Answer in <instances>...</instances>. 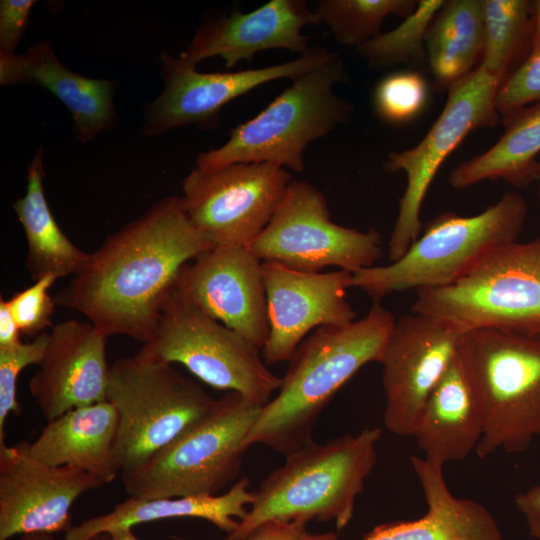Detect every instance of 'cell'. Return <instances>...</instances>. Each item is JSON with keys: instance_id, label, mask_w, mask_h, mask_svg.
Wrapping results in <instances>:
<instances>
[{"instance_id": "cell-21", "label": "cell", "mask_w": 540, "mask_h": 540, "mask_svg": "<svg viewBox=\"0 0 540 540\" xmlns=\"http://www.w3.org/2000/svg\"><path fill=\"white\" fill-rule=\"evenodd\" d=\"M0 84L37 85L50 91L69 110L73 134L82 144L116 125L115 83L71 71L48 40L22 54L0 52Z\"/></svg>"}, {"instance_id": "cell-15", "label": "cell", "mask_w": 540, "mask_h": 540, "mask_svg": "<svg viewBox=\"0 0 540 540\" xmlns=\"http://www.w3.org/2000/svg\"><path fill=\"white\" fill-rule=\"evenodd\" d=\"M461 334L418 314L395 321L381 362L384 425L413 436L425 404L453 361Z\"/></svg>"}, {"instance_id": "cell-4", "label": "cell", "mask_w": 540, "mask_h": 540, "mask_svg": "<svg viewBox=\"0 0 540 540\" xmlns=\"http://www.w3.org/2000/svg\"><path fill=\"white\" fill-rule=\"evenodd\" d=\"M347 79L342 58L330 52L320 64L292 80L260 113L231 130L223 145L200 153L196 167L213 170L255 162L301 173L306 148L351 117V103L334 90Z\"/></svg>"}, {"instance_id": "cell-42", "label": "cell", "mask_w": 540, "mask_h": 540, "mask_svg": "<svg viewBox=\"0 0 540 540\" xmlns=\"http://www.w3.org/2000/svg\"><path fill=\"white\" fill-rule=\"evenodd\" d=\"M112 540H139L132 529H122L110 534Z\"/></svg>"}, {"instance_id": "cell-27", "label": "cell", "mask_w": 540, "mask_h": 540, "mask_svg": "<svg viewBox=\"0 0 540 540\" xmlns=\"http://www.w3.org/2000/svg\"><path fill=\"white\" fill-rule=\"evenodd\" d=\"M505 131L498 141L475 157L460 163L450 174L454 189L485 180H503L525 188L537 180L540 162V102L501 117Z\"/></svg>"}, {"instance_id": "cell-38", "label": "cell", "mask_w": 540, "mask_h": 540, "mask_svg": "<svg viewBox=\"0 0 540 540\" xmlns=\"http://www.w3.org/2000/svg\"><path fill=\"white\" fill-rule=\"evenodd\" d=\"M515 505L524 518L530 536L540 540V484L518 493Z\"/></svg>"}, {"instance_id": "cell-1", "label": "cell", "mask_w": 540, "mask_h": 540, "mask_svg": "<svg viewBox=\"0 0 540 540\" xmlns=\"http://www.w3.org/2000/svg\"><path fill=\"white\" fill-rule=\"evenodd\" d=\"M215 245L191 223L181 196L154 204L109 235L54 296L108 337L152 336L182 268Z\"/></svg>"}, {"instance_id": "cell-17", "label": "cell", "mask_w": 540, "mask_h": 540, "mask_svg": "<svg viewBox=\"0 0 540 540\" xmlns=\"http://www.w3.org/2000/svg\"><path fill=\"white\" fill-rule=\"evenodd\" d=\"M175 290L260 349L269 335L262 261L247 246H216L186 264Z\"/></svg>"}, {"instance_id": "cell-5", "label": "cell", "mask_w": 540, "mask_h": 540, "mask_svg": "<svg viewBox=\"0 0 540 540\" xmlns=\"http://www.w3.org/2000/svg\"><path fill=\"white\" fill-rule=\"evenodd\" d=\"M527 213V203L517 192L505 193L473 216L442 212L426 223L398 260L354 273L352 287L380 302L393 293L451 285L495 250L516 242Z\"/></svg>"}, {"instance_id": "cell-26", "label": "cell", "mask_w": 540, "mask_h": 540, "mask_svg": "<svg viewBox=\"0 0 540 540\" xmlns=\"http://www.w3.org/2000/svg\"><path fill=\"white\" fill-rule=\"evenodd\" d=\"M43 157L40 147L27 167L26 193L13 203L27 241L26 269L34 281L74 276L90 256L62 232L48 206Z\"/></svg>"}, {"instance_id": "cell-44", "label": "cell", "mask_w": 540, "mask_h": 540, "mask_svg": "<svg viewBox=\"0 0 540 540\" xmlns=\"http://www.w3.org/2000/svg\"><path fill=\"white\" fill-rule=\"evenodd\" d=\"M538 182V188H539V196H540V167H539V172H538V176H537V180Z\"/></svg>"}, {"instance_id": "cell-16", "label": "cell", "mask_w": 540, "mask_h": 540, "mask_svg": "<svg viewBox=\"0 0 540 540\" xmlns=\"http://www.w3.org/2000/svg\"><path fill=\"white\" fill-rule=\"evenodd\" d=\"M269 335L261 354L267 365L288 362L299 344L322 326H343L356 320L346 299L352 273L338 269L301 272L262 262Z\"/></svg>"}, {"instance_id": "cell-19", "label": "cell", "mask_w": 540, "mask_h": 540, "mask_svg": "<svg viewBox=\"0 0 540 540\" xmlns=\"http://www.w3.org/2000/svg\"><path fill=\"white\" fill-rule=\"evenodd\" d=\"M107 338L90 322L66 320L51 327L44 357L29 381L47 421L107 400Z\"/></svg>"}, {"instance_id": "cell-25", "label": "cell", "mask_w": 540, "mask_h": 540, "mask_svg": "<svg viewBox=\"0 0 540 540\" xmlns=\"http://www.w3.org/2000/svg\"><path fill=\"white\" fill-rule=\"evenodd\" d=\"M250 481L241 478L230 489L215 496H188L141 499L129 497L110 512L91 517L65 532V540H89L99 534H111L135 525L176 518H200L230 534L247 515L255 499Z\"/></svg>"}, {"instance_id": "cell-13", "label": "cell", "mask_w": 540, "mask_h": 540, "mask_svg": "<svg viewBox=\"0 0 540 540\" xmlns=\"http://www.w3.org/2000/svg\"><path fill=\"white\" fill-rule=\"evenodd\" d=\"M285 168L233 163L193 169L181 196L194 227L216 246H249L264 230L291 182Z\"/></svg>"}, {"instance_id": "cell-35", "label": "cell", "mask_w": 540, "mask_h": 540, "mask_svg": "<svg viewBox=\"0 0 540 540\" xmlns=\"http://www.w3.org/2000/svg\"><path fill=\"white\" fill-rule=\"evenodd\" d=\"M540 102V45L506 78L496 97L500 116Z\"/></svg>"}, {"instance_id": "cell-37", "label": "cell", "mask_w": 540, "mask_h": 540, "mask_svg": "<svg viewBox=\"0 0 540 540\" xmlns=\"http://www.w3.org/2000/svg\"><path fill=\"white\" fill-rule=\"evenodd\" d=\"M306 525L282 520H268L257 526L243 540H302Z\"/></svg>"}, {"instance_id": "cell-2", "label": "cell", "mask_w": 540, "mask_h": 540, "mask_svg": "<svg viewBox=\"0 0 540 540\" xmlns=\"http://www.w3.org/2000/svg\"><path fill=\"white\" fill-rule=\"evenodd\" d=\"M396 319L380 302L343 326H322L297 347L277 395L260 409L246 447L284 456L313 441V429L336 393L365 365L381 363Z\"/></svg>"}, {"instance_id": "cell-33", "label": "cell", "mask_w": 540, "mask_h": 540, "mask_svg": "<svg viewBox=\"0 0 540 540\" xmlns=\"http://www.w3.org/2000/svg\"><path fill=\"white\" fill-rule=\"evenodd\" d=\"M49 332L45 331L29 342L0 347V444L5 443V424L10 414H21L17 400V381L28 366L39 365L48 344Z\"/></svg>"}, {"instance_id": "cell-34", "label": "cell", "mask_w": 540, "mask_h": 540, "mask_svg": "<svg viewBox=\"0 0 540 540\" xmlns=\"http://www.w3.org/2000/svg\"><path fill=\"white\" fill-rule=\"evenodd\" d=\"M56 280L54 276H45L6 300L21 334L35 337L53 326L56 303L49 289Z\"/></svg>"}, {"instance_id": "cell-10", "label": "cell", "mask_w": 540, "mask_h": 540, "mask_svg": "<svg viewBox=\"0 0 540 540\" xmlns=\"http://www.w3.org/2000/svg\"><path fill=\"white\" fill-rule=\"evenodd\" d=\"M140 356L180 364L209 386L237 392L265 405L281 378L264 362L261 349L173 291Z\"/></svg>"}, {"instance_id": "cell-6", "label": "cell", "mask_w": 540, "mask_h": 540, "mask_svg": "<svg viewBox=\"0 0 540 540\" xmlns=\"http://www.w3.org/2000/svg\"><path fill=\"white\" fill-rule=\"evenodd\" d=\"M457 352L484 416L477 456L527 450L540 438V336L472 330Z\"/></svg>"}, {"instance_id": "cell-30", "label": "cell", "mask_w": 540, "mask_h": 540, "mask_svg": "<svg viewBox=\"0 0 540 540\" xmlns=\"http://www.w3.org/2000/svg\"><path fill=\"white\" fill-rule=\"evenodd\" d=\"M444 0H419L416 9L394 29L380 33L356 49L373 68L399 65L429 68L425 37L427 29Z\"/></svg>"}, {"instance_id": "cell-3", "label": "cell", "mask_w": 540, "mask_h": 540, "mask_svg": "<svg viewBox=\"0 0 540 540\" xmlns=\"http://www.w3.org/2000/svg\"><path fill=\"white\" fill-rule=\"evenodd\" d=\"M378 427L314 440L285 456L254 491L255 499L238 527L224 540H243L268 520L307 525L334 521L338 532L352 520L355 502L377 462Z\"/></svg>"}, {"instance_id": "cell-11", "label": "cell", "mask_w": 540, "mask_h": 540, "mask_svg": "<svg viewBox=\"0 0 540 540\" xmlns=\"http://www.w3.org/2000/svg\"><path fill=\"white\" fill-rule=\"evenodd\" d=\"M502 81L478 65L448 90L440 115L414 147L392 151L384 162L389 173L402 171L407 185L388 242L391 262L398 260L420 234L421 206L437 171L472 131L501 122L496 97Z\"/></svg>"}, {"instance_id": "cell-40", "label": "cell", "mask_w": 540, "mask_h": 540, "mask_svg": "<svg viewBox=\"0 0 540 540\" xmlns=\"http://www.w3.org/2000/svg\"><path fill=\"white\" fill-rule=\"evenodd\" d=\"M532 8V49H534L535 47L540 45V0L532 1Z\"/></svg>"}, {"instance_id": "cell-45", "label": "cell", "mask_w": 540, "mask_h": 540, "mask_svg": "<svg viewBox=\"0 0 540 540\" xmlns=\"http://www.w3.org/2000/svg\"><path fill=\"white\" fill-rule=\"evenodd\" d=\"M539 336H540V334H539Z\"/></svg>"}, {"instance_id": "cell-31", "label": "cell", "mask_w": 540, "mask_h": 540, "mask_svg": "<svg viewBox=\"0 0 540 540\" xmlns=\"http://www.w3.org/2000/svg\"><path fill=\"white\" fill-rule=\"evenodd\" d=\"M416 7L414 0H321L314 12L339 44L357 48L381 33L388 16L406 18Z\"/></svg>"}, {"instance_id": "cell-9", "label": "cell", "mask_w": 540, "mask_h": 540, "mask_svg": "<svg viewBox=\"0 0 540 540\" xmlns=\"http://www.w3.org/2000/svg\"><path fill=\"white\" fill-rule=\"evenodd\" d=\"M262 406L227 392L212 411L139 470L122 474L129 497L215 496L233 485Z\"/></svg>"}, {"instance_id": "cell-36", "label": "cell", "mask_w": 540, "mask_h": 540, "mask_svg": "<svg viewBox=\"0 0 540 540\" xmlns=\"http://www.w3.org/2000/svg\"><path fill=\"white\" fill-rule=\"evenodd\" d=\"M36 3L35 0L0 1V52L15 53Z\"/></svg>"}, {"instance_id": "cell-28", "label": "cell", "mask_w": 540, "mask_h": 540, "mask_svg": "<svg viewBox=\"0 0 540 540\" xmlns=\"http://www.w3.org/2000/svg\"><path fill=\"white\" fill-rule=\"evenodd\" d=\"M428 67L438 91H447L481 60L484 22L481 0H448L425 37Z\"/></svg>"}, {"instance_id": "cell-24", "label": "cell", "mask_w": 540, "mask_h": 540, "mask_svg": "<svg viewBox=\"0 0 540 540\" xmlns=\"http://www.w3.org/2000/svg\"><path fill=\"white\" fill-rule=\"evenodd\" d=\"M483 430L480 402L456 352L429 396L412 437L425 459L444 466L475 452Z\"/></svg>"}, {"instance_id": "cell-12", "label": "cell", "mask_w": 540, "mask_h": 540, "mask_svg": "<svg viewBox=\"0 0 540 540\" xmlns=\"http://www.w3.org/2000/svg\"><path fill=\"white\" fill-rule=\"evenodd\" d=\"M248 248L262 262L310 273L335 266L354 274L382 256L375 228L359 231L333 222L325 196L305 180L290 182L270 222Z\"/></svg>"}, {"instance_id": "cell-8", "label": "cell", "mask_w": 540, "mask_h": 540, "mask_svg": "<svg viewBox=\"0 0 540 540\" xmlns=\"http://www.w3.org/2000/svg\"><path fill=\"white\" fill-rule=\"evenodd\" d=\"M107 400L118 414L122 474L142 468L214 408L216 400L173 364L135 354L110 365Z\"/></svg>"}, {"instance_id": "cell-43", "label": "cell", "mask_w": 540, "mask_h": 540, "mask_svg": "<svg viewBox=\"0 0 540 540\" xmlns=\"http://www.w3.org/2000/svg\"><path fill=\"white\" fill-rule=\"evenodd\" d=\"M89 540H112L111 535L108 533L99 534L97 536H94L90 538Z\"/></svg>"}, {"instance_id": "cell-32", "label": "cell", "mask_w": 540, "mask_h": 540, "mask_svg": "<svg viewBox=\"0 0 540 540\" xmlns=\"http://www.w3.org/2000/svg\"><path fill=\"white\" fill-rule=\"evenodd\" d=\"M428 91L427 80L420 71L409 69L389 73L374 88V111L389 124L409 122L424 109Z\"/></svg>"}, {"instance_id": "cell-14", "label": "cell", "mask_w": 540, "mask_h": 540, "mask_svg": "<svg viewBox=\"0 0 540 540\" xmlns=\"http://www.w3.org/2000/svg\"><path fill=\"white\" fill-rule=\"evenodd\" d=\"M329 54L327 49L311 47L306 54L285 63L235 72L202 73L179 56L162 52L164 88L145 108L141 131L155 137L186 126L213 128L219 123L220 111L229 102L268 82L294 80Z\"/></svg>"}, {"instance_id": "cell-41", "label": "cell", "mask_w": 540, "mask_h": 540, "mask_svg": "<svg viewBox=\"0 0 540 540\" xmlns=\"http://www.w3.org/2000/svg\"><path fill=\"white\" fill-rule=\"evenodd\" d=\"M19 540H55L52 533L31 532L20 535Z\"/></svg>"}, {"instance_id": "cell-23", "label": "cell", "mask_w": 540, "mask_h": 540, "mask_svg": "<svg viewBox=\"0 0 540 540\" xmlns=\"http://www.w3.org/2000/svg\"><path fill=\"white\" fill-rule=\"evenodd\" d=\"M117 434V411L105 400L47 421L38 437L24 441V445L29 455L41 463L77 468L105 485L121 473Z\"/></svg>"}, {"instance_id": "cell-18", "label": "cell", "mask_w": 540, "mask_h": 540, "mask_svg": "<svg viewBox=\"0 0 540 540\" xmlns=\"http://www.w3.org/2000/svg\"><path fill=\"white\" fill-rule=\"evenodd\" d=\"M101 486L77 468L37 461L24 441L0 444V540L31 532H66L72 527L70 510L77 498Z\"/></svg>"}, {"instance_id": "cell-7", "label": "cell", "mask_w": 540, "mask_h": 540, "mask_svg": "<svg viewBox=\"0 0 540 540\" xmlns=\"http://www.w3.org/2000/svg\"><path fill=\"white\" fill-rule=\"evenodd\" d=\"M412 313L463 334L495 329L540 334V237L507 244L457 282L418 289Z\"/></svg>"}, {"instance_id": "cell-39", "label": "cell", "mask_w": 540, "mask_h": 540, "mask_svg": "<svg viewBox=\"0 0 540 540\" xmlns=\"http://www.w3.org/2000/svg\"><path fill=\"white\" fill-rule=\"evenodd\" d=\"M21 332L9 310L7 302L0 299V347H7L21 342Z\"/></svg>"}, {"instance_id": "cell-20", "label": "cell", "mask_w": 540, "mask_h": 540, "mask_svg": "<svg viewBox=\"0 0 540 540\" xmlns=\"http://www.w3.org/2000/svg\"><path fill=\"white\" fill-rule=\"evenodd\" d=\"M319 24L303 0H271L249 11L205 20L179 57L197 65L219 56L232 68L250 62L259 52L285 49L301 55L310 50L303 27Z\"/></svg>"}, {"instance_id": "cell-22", "label": "cell", "mask_w": 540, "mask_h": 540, "mask_svg": "<svg viewBox=\"0 0 540 540\" xmlns=\"http://www.w3.org/2000/svg\"><path fill=\"white\" fill-rule=\"evenodd\" d=\"M413 470L426 501V513L414 520L375 526L361 540H503L494 516L480 503L456 497L448 488L443 465L412 455ZM302 540H338L335 533L304 532Z\"/></svg>"}, {"instance_id": "cell-29", "label": "cell", "mask_w": 540, "mask_h": 540, "mask_svg": "<svg viewBox=\"0 0 540 540\" xmlns=\"http://www.w3.org/2000/svg\"><path fill=\"white\" fill-rule=\"evenodd\" d=\"M484 47L479 65L502 83L532 49V1L481 0Z\"/></svg>"}]
</instances>
